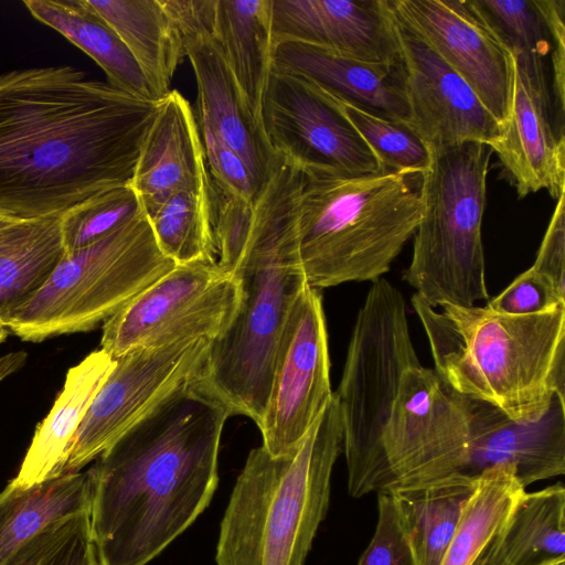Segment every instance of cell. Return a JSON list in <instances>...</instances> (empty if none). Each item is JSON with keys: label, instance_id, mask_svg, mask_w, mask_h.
Listing matches in <instances>:
<instances>
[{"label": "cell", "instance_id": "6da1fadb", "mask_svg": "<svg viewBox=\"0 0 565 565\" xmlns=\"http://www.w3.org/2000/svg\"><path fill=\"white\" fill-rule=\"evenodd\" d=\"M158 103L70 65L0 73V212L60 217L130 184Z\"/></svg>", "mask_w": 565, "mask_h": 565}, {"label": "cell", "instance_id": "7a4b0ae2", "mask_svg": "<svg viewBox=\"0 0 565 565\" xmlns=\"http://www.w3.org/2000/svg\"><path fill=\"white\" fill-rule=\"evenodd\" d=\"M200 376L90 468V529L99 565H147L210 504L222 431L233 415Z\"/></svg>", "mask_w": 565, "mask_h": 565}, {"label": "cell", "instance_id": "3957f363", "mask_svg": "<svg viewBox=\"0 0 565 565\" xmlns=\"http://www.w3.org/2000/svg\"><path fill=\"white\" fill-rule=\"evenodd\" d=\"M303 173L277 154L250 206L236 263L228 274L239 303L226 331L211 344L201 381L232 412L260 424L277 344L308 285L298 249Z\"/></svg>", "mask_w": 565, "mask_h": 565}, {"label": "cell", "instance_id": "277c9868", "mask_svg": "<svg viewBox=\"0 0 565 565\" xmlns=\"http://www.w3.org/2000/svg\"><path fill=\"white\" fill-rule=\"evenodd\" d=\"M428 339L434 370L452 391L518 422L540 420L565 398V306L525 316L487 305H427L411 299Z\"/></svg>", "mask_w": 565, "mask_h": 565}, {"label": "cell", "instance_id": "5b68a950", "mask_svg": "<svg viewBox=\"0 0 565 565\" xmlns=\"http://www.w3.org/2000/svg\"><path fill=\"white\" fill-rule=\"evenodd\" d=\"M342 425L333 397L299 446L249 451L221 522L216 565H303L330 499Z\"/></svg>", "mask_w": 565, "mask_h": 565}, {"label": "cell", "instance_id": "8992f818", "mask_svg": "<svg viewBox=\"0 0 565 565\" xmlns=\"http://www.w3.org/2000/svg\"><path fill=\"white\" fill-rule=\"evenodd\" d=\"M423 212L406 175L355 178L303 174L299 258L315 289L375 281L391 269Z\"/></svg>", "mask_w": 565, "mask_h": 565}, {"label": "cell", "instance_id": "52a82bcc", "mask_svg": "<svg viewBox=\"0 0 565 565\" xmlns=\"http://www.w3.org/2000/svg\"><path fill=\"white\" fill-rule=\"evenodd\" d=\"M418 191L423 212L404 280L427 305L488 300L481 223L492 150L480 142L430 151Z\"/></svg>", "mask_w": 565, "mask_h": 565}, {"label": "cell", "instance_id": "ba28073f", "mask_svg": "<svg viewBox=\"0 0 565 565\" xmlns=\"http://www.w3.org/2000/svg\"><path fill=\"white\" fill-rule=\"evenodd\" d=\"M419 364L402 292L385 278L373 281L358 311L333 392L351 497L385 491L383 433L404 372Z\"/></svg>", "mask_w": 565, "mask_h": 565}, {"label": "cell", "instance_id": "9c48e42d", "mask_svg": "<svg viewBox=\"0 0 565 565\" xmlns=\"http://www.w3.org/2000/svg\"><path fill=\"white\" fill-rule=\"evenodd\" d=\"M174 266L159 248L142 212L100 241L65 252L7 328L32 342L89 331Z\"/></svg>", "mask_w": 565, "mask_h": 565}, {"label": "cell", "instance_id": "30bf717a", "mask_svg": "<svg viewBox=\"0 0 565 565\" xmlns=\"http://www.w3.org/2000/svg\"><path fill=\"white\" fill-rule=\"evenodd\" d=\"M469 437V398L448 387L434 369H407L382 438L384 492L460 475Z\"/></svg>", "mask_w": 565, "mask_h": 565}, {"label": "cell", "instance_id": "8fae6325", "mask_svg": "<svg viewBox=\"0 0 565 565\" xmlns=\"http://www.w3.org/2000/svg\"><path fill=\"white\" fill-rule=\"evenodd\" d=\"M239 303L235 277L216 263L175 265L103 323L100 349L113 359L136 348L220 338Z\"/></svg>", "mask_w": 565, "mask_h": 565}, {"label": "cell", "instance_id": "7c38bea8", "mask_svg": "<svg viewBox=\"0 0 565 565\" xmlns=\"http://www.w3.org/2000/svg\"><path fill=\"white\" fill-rule=\"evenodd\" d=\"M260 119L274 152L305 175L386 172L337 99L303 77L271 68Z\"/></svg>", "mask_w": 565, "mask_h": 565}, {"label": "cell", "instance_id": "4fadbf2b", "mask_svg": "<svg viewBox=\"0 0 565 565\" xmlns=\"http://www.w3.org/2000/svg\"><path fill=\"white\" fill-rule=\"evenodd\" d=\"M213 340L142 347L117 358L78 426L63 473L79 471L172 393L198 379Z\"/></svg>", "mask_w": 565, "mask_h": 565}, {"label": "cell", "instance_id": "5bb4252c", "mask_svg": "<svg viewBox=\"0 0 565 565\" xmlns=\"http://www.w3.org/2000/svg\"><path fill=\"white\" fill-rule=\"evenodd\" d=\"M332 397L322 297L307 285L277 344L269 393L257 426L262 446L275 457L290 455Z\"/></svg>", "mask_w": 565, "mask_h": 565}, {"label": "cell", "instance_id": "9a60e30c", "mask_svg": "<svg viewBox=\"0 0 565 565\" xmlns=\"http://www.w3.org/2000/svg\"><path fill=\"white\" fill-rule=\"evenodd\" d=\"M387 4L403 26L468 84L503 129L512 103L514 54L471 0H387Z\"/></svg>", "mask_w": 565, "mask_h": 565}, {"label": "cell", "instance_id": "2e32d148", "mask_svg": "<svg viewBox=\"0 0 565 565\" xmlns=\"http://www.w3.org/2000/svg\"><path fill=\"white\" fill-rule=\"evenodd\" d=\"M392 18L412 115L411 130L430 151L470 141L489 147L495 143L502 127L468 84L423 40Z\"/></svg>", "mask_w": 565, "mask_h": 565}, {"label": "cell", "instance_id": "e0dca14e", "mask_svg": "<svg viewBox=\"0 0 565 565\" xmlns=\"http://www.w3.org/2000/svg\"><path fill=\"white\" fill-rule=\"evenodd\" d=\"M273 43L291 40L376 64L401 51L387 0H270Z\"/></svg>", "mask_w": 565, "mask_h": 565}, {"label": "cell", "instance_id": "ac0fdd59", "mask_svg": "<svg viewBox=\"0 0 565 565\" xmlns=\"http://www.w3.org/2000/svg\"><path fill=\"white\" fill-rule=\"evenodd\" d=\"M470 437L460 475L476 479L500 465L514 468L522 487L565 472V398L555 395L536 422H518L497 407L469 398Z\"/></svg>", "mask_w": 565, "mask_h": 565}, {"label": "cell", "instance_id": "d6986e66", "mask_svg": "<svg viewBox=\"0 0 565 565\" xmlns=\"http://www.w3.org/2000/svg\"><path fill=\"white\" fill-rule=\"evenodd\" d=\"M519 198L547 190L557 200L565 192V137L557 134L553 100L514 57L510 115L491 147Z\"/></svg>", "mask_w": 565, "mask_h": 565}, {"label": "cell", "instance_id": "ffe728a7", "mask_svg": "<svg viewBox=\"0 0 565 565\" xmlns=\"http://www.w3.org/2000/svg\"><path fill=\"white\" fill-rule=\"evenodd\" d=\"M130 185L147 217L173 193L211 185L198 121L178 90H170L159 100Z\"/></svg>", "mask_w": 565, "mask_h": 565}, {"label": "cell", "instance_id": "44dd1931", "mask_svg": "<svg viewBox=\"0 0 565 565\" xmlns=\"http://www.w3.org/2000/svg\"><path fill=\"white\" fill-rule=\"evenodd\" d=\"M271 68L303 77L341 102L411 129L401 63H369L307 43L281 40L273 43Z\"/></svg>", "mask_w": 565, "mask_h": 565}, {"label": "cell", "instance_id": "7402d4cb", "mask_svg": "<svg viewBox=\"0 0 565 565\" xmlns=\"http://www.w3.org/2000/svg\"><path fill=\"white\" fill-rule=\"evenodd\" d=\"M198 88L199 121L247 164L256 181H266L276 153L250 111L230 67L210 33L181 36Z\"/></svg>", "mask_w": 565, "mask_h": 565}, {"label": "cell", "instance_id": "603a6c76", "mask_svg": "<svg viewBox=\"0 0 565 565\" xmlns=\"http://www.w3.org/2000/svg\"><path fill=\"white\" fill-rule=\"evenodd\" d=\"M114 364L99 349L67 371L63 390L38 426L12 484L28 488L63 473L78 426Z\"/></svg>", "mask_w": 565, "mask_h": 565}, {"label": "cell", "instance_id": "cb8c5ba5", "mask_svg": "<svg viewBox=\"0 0 565 565\" xmlns=\"http://www.w3.org/2000/svg\"><path fill=\"white\" fill-rule=\"evenodd\" d=\"M23 4L35 20L90 56L105 72L109 85L157 100L128 47L88 0H25Z\"/></svg>", "mask_w": 565, "mask_h": 565}, {"label": "cell", "instance_id": "d4e9b609", "mask_svg": "<svg viewBox=\"0 0 565 565\" xmlns=\"http://www.w3.org/2000/svg\"><path fill=\"white\" fill-rule=\"evenodd\" d=\"M211 36L262 125L263 97L271 71L270 0H215Z\"/></svg>", "mask_w": 565, "mask_h": 565}, {"label": "cell", "instance_id": "484cf974", "mask_svg": "<svg viewBox=\"0 0 565 565\" xmlns=\"http://www.w3.org/2000/svg\"><path fill=\"white\" fill-rule=\"evenodd\" d=\"M492 565H553L565 561L562 482L523 492L486 546Z\"/></svg>", "mask_w": 565, "mask_h": 565}, {"label": "cell", "instance_id": "4316f807", "mask_svg": "<svg viewBox=\"0 0 565 565\" xmlns=\"http://www.w3.org/2000/svg\"><path fill=\"white\" fill-rule=\"evenodd\" d=\"M128 47L157 100L171 89L183 40L160 0H88Z\"/></svg>", "mask_w": 565, "mask_h": 565}, {"label": "cell", "instance_id": "83f0119b", "mask_svg": "<svg viewBox=\"0 0 565 565\" xmlns=\"http://www.w3.org/2000/svg\"><path fill=\"white\" fill-rule=\"evenodd\" d=\"M65 253L58 217L22 220L0 228V323L44 285Z\"/></svg>", "mask_w": 565, "mask_h": 565}, {"label": "cell", "instance_id": "f1b7e54d", "mask_svg": "<svg viewBox=\"0 0 565 565\" xmlns=\"http://www.w3.org/2000/svg\"><path fill=\"white\" fill-rule=\"evenodd\" d=\"M92 470L61 475L0 493V564L50 523L90 510Z\"/></svg>", "mask_w": 565, "mask_h": 565}, {"label": "cell", "instance_id": "f546056e", "mask_svg": "<svg viewBox=\"0 0 565 565\" xmlns=\"http://www.w3.org/2000/svg\"><path fill=\"white\" fill-rule=\"evenodd\" d=\"M476 479L455 475L416 488L388 491L415 565H440Z\"/></svg>", "mask_w": 565, "mask_h": 565}, {"label": "cell", "instance_id": "4dcf8cb0", "mask_svg": "<svg viewBox=\"0 0 565 565\" xmlns=\"http://www.w3.org/2000/svg\"><path fill=\"white\" fill-rule=\"evenodd\" d=\"M524 491L512 466L482 471L476 478L473 492L465 503L440 565H471Z\"/></svg>", "mask_w": 565, "mask_h": 565}, {"label": "cell", "instance_id": "1f68e13d", "mask_svg": "<svg viewBox=\"0 0 565 565\" xmlns=\"http://www.w3.org/2000/svg\"><path fill=\"white\" fill-rule=\"evenodd\" d=\"M148 220L159 248L175 265L216 263L211 185L173 193Z\"/></svg>", "mask_w": 565, "mask_h": 565}, {"label": "cell", "instance_id": "d6a6232c", "mask_svg": "<svg viewBox=\"0 0 565 565\" xmlns=\"http://www.w3.org/2000/svg\"><path fill=\"white\" fill-rule=\"evenodd\" d=\"M471 3L533 83L552 98L545 64L551 39L539 0H471Z\"/></svg>", "mask_w": 565, "mask_h": 565}, {"label": "cell", "instance_id": "836d02e7", "mask_svg": "<svg viewBox=\"0 0 565 565\" xmlns=\"http://www.w3.org/2000/svg\"><path fill=\"white\" fill-rule=\"evenodd\" d=\"M143 211L130 184L96 193L60 215L65 252L89 246L124 226Z\"/></svg>", "mask_w": 565, "mask_h": 565}, {"label": "cell", "instance_id": "e575fe53", "mask_svg": "<svg viewBox=\"0 0 565 565\" xmlns=\"http://www.w3.org/2000/svg\"><path fill=\"white\" fill-rule=\"evenodd\" d=\"M337 102L386 171L407 177L428 170L430 150L408 127L339 99Z\"/></svg>", "mask_w": 565, "mask_h": 565}, {"label": "cell", "instance_id": "d590c367", "mask_svg": "<svg viewBox=\"0 0 565 565\" xmlns=\"http://www.w3.org/2000/svg\"><path fill=\"white\" fill-rule=\"evenodd\" d=\"M0 565H99L90 510L50 523Z\"/></svg>", "mask_w": 565, "mask_h": 565}, {"label": "cell", "instance_id": "8d00e7d4", "mask_svg": "<svg viewBox=\"0 0 565 565\" xmlns=\"http://www.w3.org/2000/svg\"><path fill=\"white\" fill-rule=\"evenodd\" d=\"M200 135L212 183L232 198L252 205L262 185L244 160L224 143L211 129L200 122Z\"/></svg>", "mask_w": 565, "mask_h": 565}, {"label": "cell", "instance_id": "74e56055", "mask_svg": "<svg viewBox=\"0 0 565 565\" xmlns=\"http://www.w3.org/2000/svg\"><path fill=\"white\" fill-rule=\"evenodd\" d=\"M487 306L507 315H536L565 306V295L548 278L530 267Z\"/></svg>", "mask_w": 565, "mask_h": 565}, {"label": "cell", "instance_id": "f35d334b", "mask_svg": "<svg viewBox=\"0 0 565 565\" xmlns=\"http://www.w3.org/2000/svg\"><path fill=\"white\" fill-rule=\"evenodd\" d=\"M377 508L375 532L358 565H415L390 492L377 493Z\"/></svg>", "mask_w": 565, "mask_h": 565}, {"label": "cell", "instance_id": "ab89813d", "mask_svg": "<svg viewBox=\"0 0 565 565\" xmlns=\"http://www.w3.org/2000/svg\"><path fill=\"white\" fill-rule=\"evenodd\" d=\"M551 39V93L554 107L555 127L564 135V71H565V0H539Z\"/></svg>", "mask_w": 565, "mask_h": 565}, {"label": "cell", "instance_id": "60d3db41", "mask_svg": "<svg viewBox=\"0 0 565 565\" xmlns=\"http://www.w3.org/2000/svg\"><path fill=\"white\" fill-rule=\"evenodd\" d=\"M565 200L562 194L531 266L548 278L561 294L565 295Z\"/></svg>", "mask_w": 565, "mask_h": 565}, {"label": "cell", "instance_id": "b9f144b4", "mask_svg": "<svg viewBox=\"0 0 565 565\" xmlns=\"http://www.w3.org/2000/svg\"><path fill=\"white\" fill-rule=\"evenodd\" d=\"M28 360L25 351H12L0 355V383L20 370Z\"/></svg>", "mask_w": 565, "mask_h": 565}, {"label": "cell", "instance_id": "7bdbcfd3", "mask_svg": "<svg viewBox=\"0 0 565 565\" xmlns=\"http://www.w3.org/2000/svg\"><path fill=\"white\" fill-rule=\"evenodd\" d=\"M471 565H492L486 548L480 553V555L475 559V562Z\"/></svg>", "mask_w": 565, "mask_h": 565}, {"label": "cell", "instance_id": "ee69618b", "mask_svg": "<svg viewBox=\"0 0 565 565\" xmlns=\"http://www.w3.org/2000/svg\"><path fill=\"white\" fill-rule=\"evenodd\" d=\"M18 221H22V220H17L14 217H11V216L6 215V214L0 212V228H3V227L9 226L11 224H14Z\"/></svg>", "mask_w": 565, "mask_h": 565}, {"label": "cell", "instance_id": "f6af8a7d", "mask_svg": "<svg viewBox=\"0 0 565 565\" xmlns=\"http://www.w3.org/2000/svg\"><path fill=\"white\" fill-rule=\"evenodd\" d=\"M8 335V328L0 323V343L6 340Z\"/></svg>", "mask_w": 565, "mask_h": 565}, {"label": "cell", "instance_id": "bcb514c9", "mask_svg": "<svg viewBox=\"0 0 565 565\" xmlns=\"http://www.w3.org/2000/svg\"><path fill=\"white\" fill-rule=\"evenodd\" d=\"M553 565H565V561L564 562H559L557 564H553Z\"/></svg>", "mask_w": 565, "mask_h": 565}]
</instances>
